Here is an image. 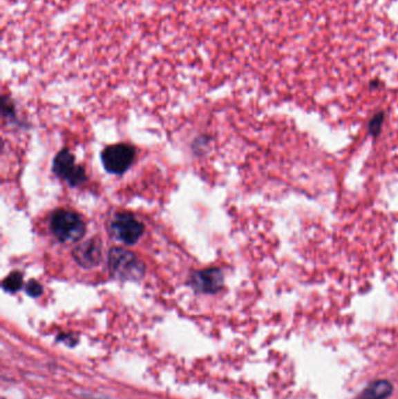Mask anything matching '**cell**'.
<instances>
[{
	"instance_id": "cell-1",
	"label": "cell",
	"mask_w": 398,
	"mask_h": 399,
	"mask_svg": "<svg viewBox=\"0 0 398 399\" xmlns=\"http://www.w3.org/2000/svg\"><path fill=\"white\" fill-rule=\"evenodd\" d=\"M50 230L62 243H75L86 234L82 217L69 209H57L50 216Z\"/></svg>"
},
{
	"instance_id": "cell-2",
	"label": "cell",
	"mask_w": 398,
	"mask_h": 399,
	"mask_svg": "<svg viewBox=\"0 0 398 399\" xmlns=\"http://www.w3.org/2000/svg\"><path fill=\"white\" fill-rule=\"evenodd\" d=\"M108 260L113 278L135 282L143 278L145 275V264L126 249H111Z\"/></svg>"
},
{
	"instance_id": "cell-3",
	"label": "cell",
	"mask_w": 398,
	"mask_h": 399,
	"mask_svg": "<svg viewBox=\"0 0 398 399\" xmlns=\"http://www.w3.org/2000/svg\"><path fill=\"white\" fill-rule=\"evenodd\" d=\"M110 231L117 241L124 244H135L143 236L144 224L130 213H117L110 222Z\"/></svg>"
},
{
	"instance_id": "cell-4",
	"label": "cell",
	"mask_w": 398,
	"mask_h": 399,
	"mask_svg": "<svg viewBox=\"0 0 398 399\" xmlns=\"http://www.w3.org/2000/svg\"><path fill=\"white\" fill-rule=\"evenodd\" d=\"M135 157V147L128 144H116L106 147L103 151L102 162L106 172L120 175L130 168Z\"/></svg>"
},
{
	"instance_id": "cell-5",
	"label": "cell",
	"mask_w": 398,
	"mask_h": 399,
	"mask_svg": "<svg viewBox=\"0 0 398 399\" xmlns=\"http://www.w3.org/2000/svg\"><path fill=\"white\" fill-rule=\"evenodd\" d=\"M53 172L72 187L79 186L86 180V171L82 166L76 165L74 155L67 148L59 152L54 158Z\"/></svg>"
},
{
	"instance_id": "cell-6",
	"label": "cell",
	"mask_w": 398,
	"mask_h": 399,
	"mask_svg": "<svg viewBox=\"0 0 398 399\" xmlns=\"http://www.w3.org/2000/svg\"><path fill=\"white\" fill-rule=\"evenodd\" d=\"M189 285L200 293H216L223 287V275L220 269L200 270L191 275Z\"/></svg>"
},
{
	"instance_id": "cell-7",
	"label": "cell",
	"mask_w": 398,
	"mask_h": 399,
	"mask_svg": "<svg viewBox=\"0 0 398 399\" xmlns=\"http://www.w3.org/2000/svg\"><path fill=\"white\" fill-rule=\"evenodd\" d=\"M76 263L84 269L97 266L102 260V243L98 238H91L73 251Z\"/></svg>"
},
{
	"instance_id": "cell-8",
	"label": "cell",
	"mask_w": 398,
	"mask_h": 399,
	"mask_svg": "<svg viewBox=\"0 0 398 399\" xmlns=\"http://www.w3.org/2000/svg\"><path fill=\"white\" fill-rule=\"evenodd\" d=\"M392 385L388 380H376L366 389L361 399H386L391 395Z\"/></svg>"
},
{
	"instance_id": "cell-9",
	"label": "cell",
	"mask_w": 398,
	"mask_h": 399,
	"mask_svg": "<svg viewBox=\"0 0 398 399\" xmlns=\"http://www.w3.org/2000/svg\"><path fill=\"white\" fill-rule=\"evenodd\" d=\"M23 275L20 272H12L11 275H8L3 282V287L6 292L10 293H15L17 291H19L23 287Z\"/></svg>"
},
{
	"instance_id": "cell-10",
	"label": "cell",
	"mask_w": 398,
	"mask_h": 399,
	"mask_svg": "<svg viewBox=\"0 0 398 399\" xmlns=\"http://www.w3.org/2000/svg\"><path fill=\"white\" fill-rule=\"evenodd\" d=\"M25 291H26V293L28 294L30 297L37 298L41 295L42 292H44V287H42L40 282H35V280H30L26 285Z\"/></svg>"
}]
</instances>
